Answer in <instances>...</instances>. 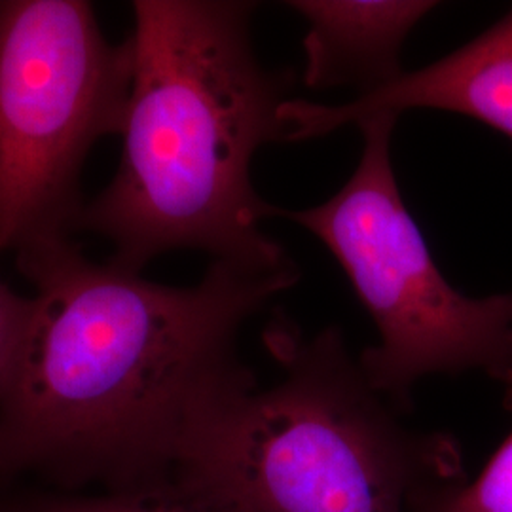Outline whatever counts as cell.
Segmentation results:
<instances>
[{
	"label": "cell",
	"instance_id": "obj_1",
	"mask_svg": "<svg viewBox=\"0 0 512 512\" xmlns=\"http://www.w3.org/2000/svg\"><path fill=\"white\" fill-rule=\"evenodd\" d=\"M16 256L35 294L0 384V486L33 475L61 492L165 482L203 414L255 382L239 334L298 279L296 264L213 260L171 287L71 239Z\"/></svg>",
	"mask_w": 512,
	"mask_h": 512
},
{
	"label": "cell",
	"instance_id": "obj_2",
	"mask_svg": "<svg viewBox=\"0 0 512 512\" xmlns=\"http://www.w3.org/2000/svg\"><path fill=\"white\" fill-rule=\"evenodd\" d=\"M255 2H133L131 84L118 169L78 230L112 245L110 262L141 272L171 251L258 268L294 264L262 230L275 205L256 194L255 154L287 143L281 118L293 71L262 65Z\"/></svg>",
	"mask_w": 512,
	"mask_h": 512
},
{
	"label": "cell",
	"instance_id": "obj_3",
	"mask_svg": "<svg viewBox=\"0 0 512 512\" xmlns=\"http://www.w3.org/2000/svg\"><path fill=\"white\" fill-rule=\"evenodd\" d=\"M279 374L213 404L167 480L226 512H418L463 484L456 444L404 427L334 327L264 334Z\"/></svg>",
	"mask_w": 512,
	"mask_h": 512
},
{
	"label": "cell",
	"instance_id": "obj_4",
	"mask_svg": "<svg viewBox=\"0 0 512 512\" xmlns=\"http://www.w3.org/2000/svg\"><path fill=\"white\" fill-rule=\"evenodd\" d=\"M397 120L359 122L363 150L348 183L315 207H274L272 219L308 230L348 275L378 332L359 365L395 408L421 380L444 374L482 372L512 391V293L473 298L440 272L393 169Z\"/></svg>",
	"mask_w": 512,
	"mask_h": 512
},
{
	"label": "cell",
	"instance_id": "obj_5",
	"mask_svg": "<svg viewBox=\"0 0 512 512\" xmlns=\"http://www.w3.org/2000/svg\"><path fill=\"white\" fill-rule=\"evenodd\" d=\"M128 40L82 0L0 2V253L69 239L93 145L122 133Z\"/></svg>",
	"mask_w": 512,
	"mask_h": 512
},
{
	"label": "cell",
	"instance_id": "obj_6",
	"mask_svg": "<svg viewBox=\"0 0 512 512\" xmlns=\"http://www.w3.org/2000/svg\"><path fill=\"white\" fill-rule=\"evenodd\" d=\"M431 109L469 116L512 139V8L488 31L456 52L384 88L327 105L289 99L283 107L287 143L329 135L370 116Z\"/></svg>",
	"mask_w": 512,
	"mask_h": 512
},
{
	"label": "cell",
	"instance_id": "obj_7",
	"mask_svg": "<svg viewBox=\"0 0 512 512\" xmlns=\"http://www.w3.org/2000/svg\"><path fill=\"white\" fill-rule=\"evenodd\" d=\"M431 0H293L306 21L304 84L310 90L374 92L404 73V42L439 8Z\"/></svg>",
	"mask_w": 512,
	"mask_h": 512
},
{
	"label": "cell",
	"instance_id": "obj_8",
	"mask_svg": "<svg viewBox=\"0 0 512 512\" xmlns=\"http://www.w3.org/2000/svg\"><path fill=\"white\" fill-rule=\"evenodd\" d=\"M0 512H226L171 480L101 495L21 492L0 495Z\"/></svg>",
	"mask_w": 512,
	"mask_h": 512
},
{
	"label": "cell",
	"instance_id": "obj_9",
	"mask_svg": "<svg viewBox=\"0 0 512 512\" xmlns=\"http://www.w3.org/2000/svg\"><path fill=\"white\" fill-rule=\"evenodd\" d=\"M421 512H512V431L473 482L440 495Z\"/></svg>",
	"mask_w": 512,
	"mask_h": 512
},
{
	"label": "cell",
	"instance_id": "obj_10",
	"mask_svg": "<svg viewBox=\"0 0 512 512\" xmlns=\"http://www.w3.org/2000/svg\"><path fill=\"white\" fill-rule=\"evenodd\" d=\"M29 311V296L14 293L0 279V384Z\"/></svg>",
	"mask_w": 512,
	"mask_h": 512
},
{
	"label": "cell",
	"instance_id": "obj_11",
	"mask_svg": "<svg viewBox=\"0 0 512 512\" xmlns=\"http://www.w3.org/2000/svg\"><path fill=\"white\" fill-rule=\"evenodd\" d=\"M421 512V511H420Z\"/></svg>",
	"mask_w": 512,
	"mask_h": 512
}]
</instances>
